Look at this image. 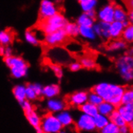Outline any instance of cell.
Wrapping results in <instances>:
<instances>
[{"mask_svg":"<svg viewBox=\"0 0 133 133\" xmlns=\"http://www.w3.org/2000/svg\"><path fill=\"white\" fill-rule=\"evenodd\" d=\"M13 95L19 103L26 100V87L23 85H16L13 89Z\"/></svg>","mask_w":133,"mask_h":133,"instance_id":"cell-26","label":"cell"},{"mask_svg":"<svg viewBox=\"0 0 133 133\" xmlns=\"http://www.w3.org/2000/svg\"><path fill=\"white\" fill-rule=\"evenodd\" d=\"M80 63L82 68H85L87 69H93L96 68V62L92 57H85L81 59Z\"/></svg>","mask_w":133,"mask_h":133,"instance_id":"cell-32","label":"cell"},{"mask_svg":"<svg viewBox=\"0 0 133 133\" xmlns=\"http://www.w3.org/2000/svg\"><path fill=\"white\" fill-rule=\"evenodd\" d=\"M68 39V36L65 33L64 28L59 29L55 32L45 34L44 41L46 45L49 47H57L61 44H64Z\"/></svg>","mask_w":133,"mask_h":133,"instance_id":"cell-6","label":"cell"},{"mask_svg":"<svg viewBox=\"0 0 133 133\" xmlns=\"http://www.w3.org/2000/svg\"><path fill=\"white\" fill-rule=\"evenodd\" d=\"M122 39L129 44H133V23H128L124 28L122 35Z\"/></svg>","mask_w":133,"mask_h":133,"instance_id":"cell-28","label":"cell"},{"mask_svg":"<svg viewBox=\"0 0 133 133\" xmlns=\"http://www.w3.org/2000/svg\"><path fill=\"white\" fill-rule=\"evenodd\" d=\"M64 30L68 37H75L79 35V25L76 23H67Z\"/></svg>","mask_w":133,"mask_h":133,"instance_id":"cell-25","label":"cell"},{"mask_svg":"<svg viewBox=\"0 0 133 133\" xmlns=\"http://www.w3.org/2000/svg\"><path fill=\"white\" fill-rule=\"evenodd\" d=\"M19 104L21 105V107L23 108V111H24V113H26V112H28V111H29L32 110V109H33L32 104H31L28 101V99H26V100H24L23 102H22V103H19Z\"/></svg>","mask_w":133,"mask_h":133,"instance_id":"cell-39","label":"cell"},{"mask_svg":"<svg viewBox=\"0 0 133 133\" xmlns=\"http://www.w3.org/2000/svg\"><path fill=\"white\" fill-rule=\"evenodd\" d=\"M125 2H126V3H128L130 2H133V0H124Z\"/></svg>","mask_w":133,"mask_h":133,"instance_id":"cell-47","label":"cell"},{"mask_svg":"<svg viewBox=\"0 0 133 133\" xmlns=\"http://www.w3.org/2000/svg\"><path fill=\"white\" fill-rule=\"evenodd\" d=\"M98 4L97 0H87V1H84L80 3L82 10L84 12H88L91 11H95V8Z\"/></svg>","mask_w":133,"mask_h":133,"instance_id":"cell-30","label":"cell"},{"mask_svg":"<svg viewBox=\"0 0 133 133\" xmlns=\"http://www.w3.org/2000/svg\"><path fill=\"white\" fill-rule=\"evenodd\" d=\"M125 87L121 85L108 82H101L92 88V91L97 93L102 97L103 101H107L115 107L121 105L122 96Z\"/></svg>","mask_w":133,"mask_h":133,"instance_id":"cell-1","label":"cell"},{"mask_svg":"<svg viewBox=\"0 0 133 133\" xmlns=\"http://www.w3.org/2000/svg\"><path fill=\"white\" fill-rule=\"evenodd\" d=\"M127 53H128V54H129V55H131V56H132V57H133V46H132V47H131V48H129V49H128V52H127Z\"/></svg>","mask_w":133,"mask_h":133,"instance_id":"cell-44","label":"cell"},{"mask_svg":"<svg viewBox=\"0 0 133 133\" xmlns=\"http://www.w3.org/2000/svg\"><path fill=\"white\" fill-rule=\"evenodd\" d=\"M108 117H109V119H110L111 122L114 123L119 128L123 126L125 124H127L126 122H125L124 119H123V117L121 116V115L119 114V112L117 111V109H115L114 111H112V113Z\"/></svg>","mask_w":133,"mask_h":133,"instance_id":"cell-29","label":"cell"},{"mask_svg":"<svg viewBox=\"0 0 133 133\" xmlns=\"http://www.w3.org/2000/svg\"><path fill=\"white\" fill-rule=\"evenodd\" d=\"M114 20L123 22L125 24V26H127L129 23L128 10L124 6L115 3V11H114Z\"/></svg>","mask_w":133,"mask_h":133,"instance_id":"cell-15","label":"cell"},{"mask_svg":"<svg viewBox=\"0 0 133 133\" xmlns=\"http://www.w3.org/2000/svg\"><path fill=\"white\" fill-rule=\"evenodd\" d=\"M79 35L88 41H95L97 36L94 31L93 26L85 27V26H79Z\"/></svg>","mask_w":133,"mask_h":133,"instance_id":"cell-18","label":"cell"},{"mask_svg":"<svg viewBox=\"0 0 133 133\" xmlns=\"http://www.w3.org/2000/svg\"><path fill=\"white\" fill-rule=\"evenodd\" d=\"M69 69L72 70L74 72H76V71H78V70H80L82 69V65H81V63L80 62H73L69 65Z\"/></svg>","mask_w":133,"mask_h":133,"instance_id":"cell-40","label":"cell"},{"mask_svg":"<svg viewBox=\"0 0 133 133\" xmlns=\"http://www.w3.org/2000/svg\"><path fill=\"white\" fill-rule=\"evenodd\" d=\"M65 107V103L62 100L49 98L47 103V108L51 112H59L63 111Z\"/></svg>","mask_w":133,"mask_h":133,"instance_id":"cell-17","label":"cell"},{"mask_svg":"<svg viewBox=\"0 0 133 133\" xmlns=\"http://www.w3.org/2000/svg\"><path fill=\"white\" fill-rule=\"evenodd\" d=\"M93 28L97 36L102 38L106 41L111 40L110 33H109V23L103 21H99L95 23L93 25Z\"/></svg>","mask_w":133,"mask_h":133,"instance_id":"cell-10","label":"cell"},{"mask_svg":"<svg viewBox=\"0 0 133 133\" xmlns=\"http://www.w3.org/2000/svg\"><path fill=\"white\" fill-rule=\"evenodd\" d=\"M58 120L60 121L62 127H69L74 123L72 115L66 111H61L57 115Z\"/></svg>","mask_w":133,"mask_h":133,"instance_id":"cell-19","label":"cell"},{"mask_svg":"<svg viewBox=\"0 0 133 133\" xmlns=\"http://www.w3.org/2000/svg\"><path fill=\"white\" fill-rule=\"evenodd\" d=\"M128 8H133V2H130L128 3H127Z\"/></svg>","mask_w":133,"mask_h":133,"instance_id":"cell-46","label":"cell"},{"mask_svg":"<svg viewBox=\"0 0 133 133\" xmlns=\"http://www.w3.org/2000/svg\"><path fill=\"white\" fill-rule=\"evenodd\" d=\"M14 39V34L11 31L4 30L0 32V44L1 45H9Z\"/></svg>","mask_w":133,"mask_h":133,"instance_id":"cell-27","label":"cell"},{"mask_svg":"<svg viewBox=\"0 0 133 133\" xmlns=\"http://www.w3.org/2000/svg\"><path fill=\"white\" fill-rule=\"evenodd\" d=\"M37 98L39 97L34 90L32 84H28L26 87V98L28 100H35Z\"/></svg>","mask_w":133,"mask_h":133,"instance_id":"cell-36","label":"cell"},{"mask_svg":"<svg viewBox=\"0 0 133 133\" xmlns=\"http://www.w3.org/2000/svg\"><path fill=\"white\" fill-rule=\"evenodd\" d=\"M115 68L122 79L130 82L133 81V57L126 53L115 61Z\"/></svg>","mask_w":133,"mask_h":133,"instance_id":"cell-3","label":"cell"},{"mask_svg":"<svg viewBox=\"0 0 133 133\" xmlns=\"http://www.w3.org/2000/svg\"><path fill=\"white\" fill-rule=\"evenodd\" d=\"M128 127H129L130 132H133V120L130 123H128Z\"/></svg>","mask_w":133,"mask_h":133,"instance_id":"cell-45","label":"cell"},{"mask_svg":"<svg viewBox=\"0 0 133 133\" xmlns=\"http://www.w3.org/2000/svg\"><path fill=\"white\" fill-rule=\"evenodd\" d=\"M117 111L119 112L121 116L127 124L133 120V105L132 103L128 104H121L116 107Z\"/></svg>","mask_w":133,"mask_h":133,"instance_id":"cell-14","label":"cell"},{"mask_svg":"<svg viewBox=\"0 0 133 133\" xmlns=\"http://www.w3.org/2000/svg\"><path fill=\"white\" fill-rule=\"evenodd\" d=\"M5 63L11 69V75L15 78H21L28 73V65L21 57L14 56L5 57Z\"/></svg>","mask_w":133,"mask_h":133,"instance_id":"cell-4","label":"cell"},{"mask_svg":"<svg viewBox=\"0 0 133 133\" xmlns=\"http://www.w3.org/2000/svg\"><path fill=\"white\" fill-rule=\"evenodd\" d=\"M79 107H80V110H81L82 113L85 114V115H90L92 117L95 116L98 113V106L94 105V104L89 103V102L85 103L84 104H82Z\"/></svg>","mask_w":133,"mask_h":133,"instance_id":"cell-22","label":"cell"},{"mask_svg":"<svg viewBox=\"0 0 133 133\" xmlns=\"http://www.w3.org/2000/svg\"><path fill=\"white\" fill-rule=\"evenodd\" d=\"M24 114L26 115V118H27L28 123L36 129V131L39 133H42L43 131L41 127V117L38 115V114L33 110V109Z\"/></svg>","mask_w":133,"mask_h":133,"instance_id":"cell-16","label":"cell"},{"mask_svg":"<svg viewBox=\"0 0 133 133\" xmlns=\"http://www.w3.org/2000/svg\"><path fill=\"white\" fill-rule=\"evenodd\" d=\"M100 131L102 133H119V127L110 121Z\"/></svg>","mask_w":133,"mask_h":133,"instance_id":"cell-35","label":"cell"},{"mask_svg":"<svg viewBox=\"0 0 133 133\" xmlns=\"http://www.w3.org/2000/svg\"><path fill=\"white\" fill-rule=\"evenodd\" d=\"M0 54L4 56L5 57H11L12 56V49L8 45H6V46L2 45V46H0Z\"/></svg>","mask_w":133,"mask_h":133,"instance_id":"cell-38","label":"cell"},{"mask_svg":"<svg viewBox=\"0 0 133 133\" xmlns=\"http://www.w3.org/2000/svg\"><path fill=\"white\" fill-rule=\"evenodd\" d=\"M115 109H116V107L107 101H103L98 106V113H100L102 115H104L106 116L110 115L112 113V111H114Z\"/></svg>","mask_w":133,"mask_h":133,"instance_id":"cell-21","label":"cell"},{"mask_svg":"<svg viewBox=\"0 0 133 133\" xmlns=\"http://www.w3.org/2000/svg\"><path fill=\"white\" fill-rule=\"evenodd\" d=\"M126 27L123 22L114 20L109 23V33L111 39H119L122 38L124 28Z\"/></svg>","mask_w":133,"mask_h":133,"instance_id":"cell-12","label":"cell"},{"mask_svg":"<svg viewBox=\"0 0 133 133\" xmlns=\"http://www.w3.org/2000/svg\"><path fill=\"white\" fill-rule=\"evenodd\" d=\"M95 19H94L91 16L87 14L84 12L83 14H82L77 19V23L79 26H85V27H91L94 25V23H95Z\"/></svg>","mask_w":133,"mask_h":133,"instance_id":"cell-24","label":"cell"},{"mask_svg":"<svg viewBox=\"0 0 133 133\" xmlns=\"http://www.w3.org/2000/svg\"><path fill=\"white\" fill-rule=\"evenodd\" d=\"M60 93V87L57 85H49L42 89V96L52 98L58 95Z\"/></svg>","mask_w":133,"mask_h":133,"instance_id":"cell-20","label":"cell"},{"mask_svg":"<svg viewBox=\"0 0 133 133\" xmlns=\"http://www.w3.org/2000/svg\"><path fill=\"white\" fill-rule=\"evenodd\" d=\"M57 12V8L53 2L50 1V0H42L40 11H39L41 19L49 18Z\"/></svg>","mask_w":133,"mask_h":133,"instance_id":"cell-9","label":"cell"},{"mask_svg":"<svg viewBox=\"0 0 133 133\" xmlns=\"http://www.w3.org/2000/svg\"><path fill=\"white\" fill-rule=\"evenodd\" d=\"M115 3L110 2L101 7L99 11L96 13L97 18L99 21L110 23L114 21V11H115Z\"/></svg>","mask_w":133,"mask_h":133,"instance_id":"cell-8","label":"cell"},{"mask_svg":"<svg viewBox=\"0 0 133 133\" xmlns=\"http://www.w3.org/2000/svg\"><path fill=\"white\" fill-rule=\"evenodd\" d=\"M66 19L60 13H56L52 16L41 19L39 23V29L44 34H49L59 29L64 28L67 23Z\"/></svg>","mask_w":133,"mask_h":133,"instance_id":"cell-2","label":"cell"},{"mask_svg":"<svg viewBox=\"0 0 133 133\" xmlns=\"http://www.w3.org/2000/svg\"><path fill=\"white\" fill-rule=\"evenodd\" d=\"M41 127L43 132L45 133H58L61 131V129L63 128L58 120L57 115H54L52 114L44 115V117L41 119Z\"/></svg>","mask_w":133,"mask_h":133,"instance_id":"cell-5","label":"cell"},{"mask_svg":"<svg viewBox=\"0 0 133 133\" xmlns=\"http://www.w3.org/2000/svg\"><path fill=\"white\" fill-rule=\"evenodd\" d=\"M128 22L130 23H133V8H128Z\"/></svg>","mask_w":133,"mask_h":133,"instance_id":"cell-43","label":"cell"},{"mask_svg":"<svg viewBox=\"0 0 133 133\" xmlns=\"http://www.w3.org/2000/svg\"><path fill=\"white\" fill-rule=\"evenodd\" d=\"M76 127L77 129L80 131H94L96 130L95 121H94V117L85 115V114H82L76 122Z\"/></svg>","mask_w":133,"mask_h":133,"instance_id":"cell-7","label":"cell"},{"mask_svg":"<svg viewBox=\"0 0 133 133\" xmlns=\"http://www.w3.org/2000/svg\"><path fill=\"white\" fill-rule=\"evenodd\" d=\"M131 103H133V88L125 87L122 96L121 104H128Z\"/></svg>","mask_w":133,"mask_h":133,"instance_id":"cell-31","label":"cell"},{"mask_svg":"<svg viewBox=\"0 0 133 133\" xmlns=\"http://www.w3.org/2000/svg\"><path fill=\"white\" fill-rule=\"evenodd\" d=\"M128 48V43L124 41L122 38L111 39L108 41L107 45V50L110 52H117L125 50Z\"/></svg>","mask_w":133,"mask_h":133,"instance_id":"cell-13","label":"cell"},{"mask_svg":"<svg viewBox=\"0 0 133 133\" xmlns=\"http://www.w3.org/2000/svg\"><path fill=\"white\" fill-rule=\"evenodd\" d=\"M32 85L34 90L36 91V95H38V97L40 98L41 96H42V89L43 88L41 87V85L39 84H32Z\"/></svg>","mask_w":133,"mask_h":133,"instance_id":"cell-41","label":"cell"},{"mask_svg":"<svg viewBox=\"0 0 133 133\" xmlns=\"http://www.w3.org/2000/svg\"><path fill=\"white\" fill-rule=\"evenodd\" d=\"M79 3H82V2H84V1H87V0H77Z\"/></svg>","mask_w":133,"mask_h":133,"instance_id":"cell-48","label":"cell"},{"mask_svg":"<svg viewBox=\"0 0 133 133\" xmlns=\"http://www.w3.org/2000/svg\"><path fill=\"white\" fill-rule=\"evenodd\" d=\"M25 39L29 44L32 45H37L40 43V40H39L38 36L32 30H28L25 32Z\"/></svg>","mask_w":133,"mask_h":133,"instance_id":"cell-33","label":"cell"},{"mask_svg":"<svg viewBox=\"0 0 133 133\" xmlns=\"http://www.w3.org/2000/svg\"><path fill=\"white\" fill-rule=\"evenodd\" d=\"M55 1H56V2H57V3H59V2H61L62 0H55Z\"/></svg>","mask_w":133,"mask_h":133,"instance_id":"cell-49","label":"cell"},{"mask_svg":"<svg viewBox=\"0 0 133 133\" xmlns=\"http://www.w3.org/2000/svg\"><path fill=\"white\" fill-rule=\"evenodd\" d=\"M94 121H95L96 130L101 131L109 122H110V119H109L108 116L98 113L95 116H94Z\"/></svg>","mask_w":133,"mask_h":133,"instance_id":"cell-23","label":"cell"},{"mask_svg":"<svg viewBox=\"0 0 133 133\" xmlns=\"http://www.w3.org/2000/svg\"><path fill=\"white\" fill-rule=\"evenodd\" d=\"M103 101V99L102 98V97L100 95H98L97 93L91 90L88 94V100H87V102H89V103H92L94 105L98 106Z\"/></svg>","mask_w":133,"mask_h":133,"instance_id":"cell-34","label":"cell"},{"mask_svg":"<svg viewBox=\"0 0 133 133\" xmlns=\"http://www.w3.org/2000/svg\"><path fill=\"white\" fill-rule=\"evenodd\" d=\"M88 100V93L85 91H77L68 97V102L74 107H81Z\"/></svg>","mask_w":133,"mask_h":133,"instance_id":"cell-11","label":"cell"},{"mask_svg":"<svg viewBox=\"0 0 133 133\" xmlns=\"http://www.w3.org/2000/svg\"><path fill=\"white\" fill-rule=\"evenodd\" d=\"M50 69H52V71L54 73V74H55L57 77L61 78L62 76H63V71H62V69L57 64H51Z\"/></svg>","mask_w":133,"mask_h":133,"instance_id":"cell-37","label":"cell"},{"mask_svg":"<svg viewBox=\"0 0 133 133\" xmlns=\"http://www.w3.org/2000/svg\"><path fill=\"white\" fill-rule=\"evenodd\" d=\"M128 132H130L128 124H125L119 128V133H128Z\"/></svg>","mask_w":133,"mask_h":133,"instance_id":"cell-42","label":"cell"}]
</instances>
